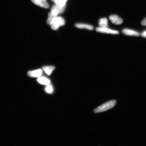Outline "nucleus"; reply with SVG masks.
Returning <instances> with one entry per match:
<instances>
[{
    "label": "nucleus",
    "mask_w": 146,
    "mask_h": 146,
    "mask_svg": "<svg viewBox=\"0 0 146 146\" xmlns=\"http://www.w3.org/2000/svg\"><path fill=\"white\" fill-rule=\"evenodd\" d=\"M75 26L79 29H87L88 30H92L94 27L92 25L84 23H77L75 25Z\"/></svg>",
    "instance_id": "9d476101"
},
{
    "label": "nucleus",
    "mask_w": 146,
    "mask_h": 146,
    "mask_svg": "<svg viewBox=\"0 0 146 146\" xmlns=\"http://www.w3.org/2000/svg\"><path fill=\"white\" fill-rule=\"evenodd\" d=\"M141 36L144 37L146 38V31L142 33L141 34Z\"/></svg>",
    "instance_id": "dca6fc26"
},
{
    "label": "nucleus",
    "mask_w": 146,
    "mask_h": 146,
    "mask_svg": "<svg viewBox=\"0 0 146 146\" xmlns=\"http://www.w3.org/2000/svg\"><path fill=\"white\" fill-rule=\"evenodd\" d=\"M98 24L100 27L103 28H108V24L107 18H102L98 21Z\"/></svg>",
    "instance_id": "9b49d317"
},
{
    "label": "nucleus",
    "mask_w": 146,
    "mask_h": 146,
    "mask_svg": "<svg viewBox=\"0 0 146 146\" xmlns=\"http://www.w3.org/2000/svg\"><path fill=\"white\" fill-rule=\"evenodd\" d=\"M65 23V21L63 17L56 16L53 18L50 25L52 30H56L60 27L64 25Z\"/></svg>",
    "instance_id": "f03ea898"
},
{
    "label": "nucleus",
    "mask_w": 146,
    "mask_h": 146,
    "mask_svg": "<svg viewBox=\"0 0 146 146\" xmlns=\"http://www.w3.org/2000/svg\"><path fill=\"white\" fill-rule=\"evenodd\" d=\"M55 68V67L53 66H44L42 67L43 70L48 76H50L52 74Z\"/></svg>",
    "instance_id": "f8f14e48"
},
{
    "label": "nucleus",
    "mask_w": 146,
    "mask_h": 146,
    "mask_svg": "<svg viewBox=\"0 0 146 146\" xmlns=\"http://www.w3.org/2000/svg\"><path fill=\"white\" fill-rule=\"evenodd\" d=\"M45 91L46 92L50 94L53 92L54 89L52 85H49L45 87Z\"/></svg>",
    "instance_id": "4468645a"
},
{
    "label": "nucleus",
    "mask_w": 146,
    "mask_h": 146,
    "mask_svg": "<svg viewBox=\"0 0 146 146\" xmlns=\"http://www.w3.org/2000/svg\"><path fill=\"white\" fill-rule=\"evenodd\" d=\"M96 31L98 32L107 34L118 35L119 33L117 31H114L108 28H103V27H98L96 29Z\"/></svg>",
    "instance_id": "20e7f679"
},
{
    "label": "nucleus",
    "mask_w": 146,
    "mask_h": 146,
    "mask_svg": "<svg viewBox=\"0 0 146 146\" xmlns=\"http://www.w3.org/2000/svg\"><path fill=\"white\" fill-rule=\"evenodd\" d=\"M67 1V0H55L54 2L55 3L56 5L62 6L65 5Z\"/></svg>",
    "instance_id": "ddd939ff"
},
{
    "label": "nucleus",
    "mask_w": 146,
    "mask_h": 146,
    "mask_svg": "<svg viewBox=\"0 0 146 146\" xmlns=\"http://www.w3.org/2000/svg\"><path fill=\"white\" fill-rule=\"evenodd\" d=\"M141 24L143 26H146V17L142 20Z\"/></svg>",
    "instance_id": "2eb2a0df"
},
{
    "label": "nucleus",
    "mask_w": 146,
    "mask_h": 146,
    "mask_svg": "<svg viewBox=\"0 0 146 146\" xmlns=\"http://www.w3.org/2000/svg\"><path fill=\"white\" fill-rule=\"evenodd\" d=\"M35 4L42 8L47 9L49 8V5L46 1L44 0H31Z\"/></svg>",
    "instance_id": "423d86ee"
},
{
    "label": "nucleus",
    "mask_w": 146,
    "mask_h": 146,
    "mask_svg": "<svg viewBox=\"0 0 146 146\" xmlns=\"http://www.w3.org/2000/svg\"><path fill=\"white\" fill-rule=\"evenodd\" d=\"M110 20L111 22L115 25H121L123 23V20L116 15H113L109 16Z\"/></svg>",
    "instance_id": "39448f33"
},
{
    "label": "nucleus",
    "mask_w": 146,
    "mask_h": 146,
    "mask_svg": "<svg viewBox=\"0 0 146 146\" xmlns=\"http://www.w3.org/2000/svg\"><path fill=\"white\" fill-rule=\"evenodd\" d=\"M116 103V100H112L107 102L104 104L100 106L97 108L95 109L94 112L96 113L107 111L113 108L115 105Z\"/></svg>",
    "instance_id": "f257e3e1"
},
{
    "label": "nucleus",
    "mask_w": 146,
    "mask_h": 146,
    "mask_svg": "<svg viewBox=\"0 0 146 146\" xmlns=\"http://www.w3.org/2000/svg\"><path fill=\"white\" fill-rule=\"evenodd\" d=\"M44 1H46V0H44Z\"/></svg>",
    "instance_id": "f3484780"
},
{
    "label": "nucleus",
    "mask_w": 146,
    "mask_h": 146,
    "mask_svg": "<svg viewBox=\"0 0 146 146\" xmlns=\"http://www.w3.org/2000/svg\"><path fill=\"white\" fill-rule=\"evenodd\" d=\"M122 32L123 33L127 35L138 36L140 35L138 33L128 29H124Z\"/></svg>",
    "instance_id": "1a4fd4ad"
},
{
    "label": "nucleus",
    "mask_w": 146,
    "mask_h": 146,
    "mask_svg": "<svg viewBox=\"0 0 146 146\" xmlns=\"http://www.w3.org/2000/svg\"><path fill=\"white\" fill-rule=\"evenodd\" d=\"M65 6L66 5L62 6L56 5H54L51 9L50 13L54 16H57L58 14L63 12L65 10Z\"/></svg>",
    "instance_id": "7ed1b4c3"
},
{
    "label": "nucleus",
    "mask_w": 146,
    "mask_h": 146,
    "mask_svg": "<svg viewBox=\"0 0 146 146\" xmlns=\"http://www.w3.org/2000/svg\"><path fill=\"white\" fill-rule=\"evenodd\" d=\"M42 74V71L40 69L29 71L27 73L28 76L33 78H39L41 76Z\"/></svg>",
    "instance_id": "0eeeda50"
},
{
    "label": "nucleus",
    "mask_w": 146,
    "mask_h": 146,
    "mask_svg": "<svg viewBox=\"0 0 146 146\" xmlns=\"http://www.w3.org/2000/svg\"><path fill=\"white\" fill-rule=\"evenodd\" d=\"M37 81L38 83L41 84L46 86L50 85V80L46 78L43 77V76H42V77L40 76V77L38 78Z\"/></svg>",
    "instance_id": "6e6552de"
}]
</instances>
